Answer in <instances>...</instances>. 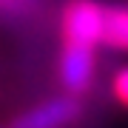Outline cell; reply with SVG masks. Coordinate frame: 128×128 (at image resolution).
Returning a JSON list of instances; mask_svg holds the SVG:
<instances>
[{
  "label": "cell",
  "mask_w": 128,
  "mask_h": 128,
  "mask_svg": "<svg viewBox=\"0 0 128 128\" xmlns=\"http://www.w3.org/2000/svg\"><path fill=\"white\" fill-rule=\"evenodd\" d=\"M105 12L97 0H68L63 9V40L97 48L105 43Z\"/></svg>",
  "instance_id": "cell-1"
},
{
  "label": "cell",
  "mask_w": 128,
  "mask_h": 128,
  "mask_svg": "<svg viewBox=\"0 0 128 128\" xmlns=\"http://www.w3.org/2000/svg\"><path fill=\"white\" fill-rule=\"evenodd\" d=\"M77 114H80L77 97L66 94V97H54V100H46L34 108L23 111L12 122V128H63V125L74 122Z\"/></svg>",
  "instance_id": "cell-2"
},
{
  "label": "cell",
  "mask_w": 128,
  "mask_h": 128,
  "mask_svg": "<svg viewBox=\"0 0 128 128\" xmlns=\"http://www.w3.org/2000/svg\"><path fill=\"white\" fill-rule=\"evenodd\" d=\"M91 77H94V48L66 43L63 54H60V80H63L66 91L71 97L82 94Z\"/></svg>",
  "instance_id": "cell-3"
},
{
  "label": "cell",
  "mask_w": 128,
  "mask_h": 128,
  "mask_svg": "<svg viewBox=\"0 0 128 128\" xmlns=\"http://www.w3.org/2000/svg\"><path fill=\"white\" fill-rule=\"evenodd\" d=\"M105 43L128 51V9L111 6L105 12Z\"/></svg>",
  "instance_id": "cell-4"
},
{
  "label": "cell",
  "mask_w": 128,
  "mask_h": 128,
  "mask_svg": "<svg viewBox=\"0 0 128 128\" xmlns=\"http://www.w3.org/2000/svg\"><path fill=\"white\" fill-rule=\"evenodd\" d=\"M114 97L128 108V66H125V68H120L117 77H114Z\"/></svg>",
  "instance_id": "cell-5"
}]
</instances>
